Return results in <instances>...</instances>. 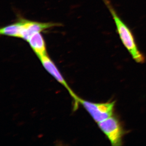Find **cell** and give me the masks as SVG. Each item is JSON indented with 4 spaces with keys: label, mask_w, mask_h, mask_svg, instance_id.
I'll return each mask as SVG.
<instances>
[{
    "label": "cell",
    "mask_w": 146,
    "mask_h": 146,
    "mask_svg": "<svg viewBox=\"0 0 146 146\" xmlns=\"http://www.w3.org/2000/svg\"><path fill=\"white\" fill-rule=\"evenodd\" d=\"M109 10L114 22L120 39L132 58L137 63H143L145 57L138 48L131 29L123 21L110 0H102Z\"/></svg>",
    "instance_id": "cell-1"
},
{
    "label": "cell",
    "mask_w": 146,
    "mask_h": 146,
    "mask_svg": "<svg viewBox=\"0 0 146 146\" xmlns=\"http://www.w3.org/2000/svg\"><path fill=\"white\" fill-rule=\"evenodd\" d=\"M100 129L103 132L112 146H121L125 132L119 120L114 115L98 123Z\"/></svg>",
    "instance_id": "cell-2"
},
{
    "label": "cell",
    "mask_w": 146,
    "mask_h": 146,
    "mask_svg": "<svg viewBox=\"0 0 146 146\" xmlns=\"http://www.w3.org/2000/svg\"><path fill=\"white\" fill-rule=\"evenodd\" d=\"M77 102L82 105L97 123L106 119L114 114L115 101L94 103L78 98Z\"/></svg>",
    "instance_id": "cell-3"
},
{
    "label": "cell",
    "mask_w": 146,
    "mask_h": 146,
    "mask_svg": "<svg viewBox=\"0 0 146 146\" xmlns=\"http://www.w3.org/2000/svg\"><path fill=\"white\" fill-rule=\"evenodd\" d=\"M22 24L21 38L28 40L34 33H40L46 30L59 26V24L52 23H40L20 18Z\"/></svg>",
    "instance_id": "cell-4"
},
{
    "label": "cell",
    "mask_w": 146,
    "mask_h": 146,
    "mask_svg": "<svg viewBox=\"0 0 146 146\" xmlns=\"http://www.w3.org/2000/svg\"><path fill=\"white\" fill-rule=\"evenodd\" d=\"M39 58L43 67L45 68L46 70L58 82L62 84L68 89V91L70 93L72 96L74 98L75 100L76 99L77 97L73 93L72 91H71L69 86H68V84L63 78V76L60 74L54 63L49 57L48 54L43 56L39 57Z\"/></svg>",
    "instance_id": "cell-5"
},
{
    "label": "cell",
    "mask_w": 146,
    "mask_h": 146,
    "mask_svg": "<svg viewBox=\"0 0 146 146\" xmlns=\"http://www.w3.org/2000/svg\"><path fill=\"white\" fill-rule=\"evenodd\" d=\"M27 42L39 58L47 54L46 42L40 33H36L33 35Z\"/></svg>",
    "instance_id": "cell-6"
},
{
    "label": "cell",
    "mask_w": 146,
    "mask_h": 146,
    "mask_svg": "<svg viewBox=\"0 0 146 146\" xmlns=\"http://www.w3.org/2000/svg\"><path fill=\"white\" fill-rule=\"evenodd\" d=\"M22 24L19 19L16 23L3 27L0 29L1 35L21 38Z\"/></svg>",
    "instance_id": "cell-7"
}]
</instances>
